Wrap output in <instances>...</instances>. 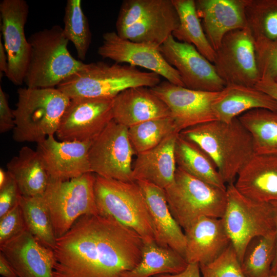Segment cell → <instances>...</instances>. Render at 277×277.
Returning <instances> with one entry per match:
<instances>
[{"label":"cell","mask_w":277,"mask_h":277,"mask_svg":"<svg viewBox=\"0 0 277 277\" xmlns=\"http://www.w3.org/2000/svg\"><path fill=\"white\" fill-rule=\"evenodd\" d=\"M1 31L8 60V80L15 85L24 83L31 48L25 34L29 6L24 0H2L0 3Z\"/></svg>","instance_id":"obj_17"},{"label":"cell","mask_w":277,"mask_h":277,"mask_svg":"<svg viewBox=\"0 0 277 277\" xmlns=\"http://www.w3.org/2000/svg\"><path fill=\"white\" fill-rule=\"evenodd\" d=\"M179 25L172 0H125L120 7L116 32L134 42L160 46Z\"/></svg>","instance_id":"obj_7"},{"label":"cell","mask_w":277,"mask_h":277,"mask_svg":"<svg viewBox=\"0 0 277 277\" xmlns=\"http://www.w3.org/2000/svg\"><path fill=\"white\" fill-rule=\"evenodd\" d=\"M160 47L124 39L116 32L111 31L103 34L102 44L97 53L103 58L112 60L115 63L144 68L172 84L185 87L179 72L166 61Z\"/></svg>","instance_id":"obj_14"},{"label":"cell","mask_w":277,"mask_h":277,"mask_svg":"<svg viewBox=\"0 0 277 277\" xmlns=\"http://www.w3.org/2000/svg\"><path fill=\"white\" fill-rule=\"evenodd\" d=\"M9 177V174L7 171H5L3 168H0V187H2Z\"/></svg>","instance_id":"obj_47"},{"label":"cell","mask_w":277,"mask_h":277,"mask_svg":"<svg viewBox=\"0 0 277 277\" xmlns=\"http://www.w3.org/2000/svg\"><path fill=\"white\" fill-rule=\"evenodd\" d=\"M200 269L198 263H189L186 269L177 274H162L154 277H201Z\"/></svg>","instance_id":"obj_42"},{"label":"cell","mask_w":277,"mask_h":277,"mask_svg":"<svg viewBox=\"0 0 277 277\" xmlns=\"http://www.w3.org/2000/svg\"><path fill=\"white\" fill-rule=\"evenodd\" d=\"M14 127L13 111L9 106L7 94L0 86V132L13 130Z\"/></svg>","instance_id":"obj_41"},{"label":"cell","mask_w":277,"mask_h":277,"mask_svg":"<svg viewBox=\"0 0 277 277\" xmlns=\"http://www.w3.org/2000/svg\"><path fill=\"white\" fill-rule=\"evenodd\" d=\"M255 87L270 95L277 102V83L274 80H261Z\"/></svg>","instance_id":"obj_43"},{"label":"cell","mask_w":277,"mask_h":277,"mask_svg":"<svg viewBox=\"0 0 277 277\" xmlns=\"http://www.w3.org/2000/svg\"><path fill=\"white\" fill-rule=\"evenodd\" d=\"M226 194L222 219L241 263L251 240L275 232L274 208L271 202H258L246 197L233 183L227 186Z\"/></svg>","instance_id":"obj_10"},{"label":"cell","mask_w":277,"mask_h":277,"mask_svg":"<svg viewBox=\"0 0 277 277\" xmlns=\"http://www.w3.org/2000/svg\"><path fill=\"white\" fill-rule=\"evenodd\" d=\"M113 100L71 99L56 134L61 141H92L113 120Z\"/></svg>","instance_id":"obj_13"},{"label":"cell","mask_w":277,"mask_h":277,"mask_svg":"<svg viewBox=\"0 0 277 277\" xmlns=\"http://www.w3.org/2000/svg\"><path fill=\"white\" fill-rule=\"evenodd\" d=\"M167 106L177 131L217 120L213 104L219 92L195 90L167 81L150 88Z\"/></svg>","instance_id":"obj_16"},{"label":"cell","mask_w":277,"mask_h":277,"mask_svg":"<svg viewBox=\"0 0 277 277\" xmlns=\"http://www.w3.org/2000/svg\"><path fill=\"white\" fill-rule=\"evenodd\" d=\"M26 229L22 211L18 202L0 217V245Z\"/></svg>","instance_id":"obj_39"},{"label":"cell","mask_w":277,"mask_h":277,"mask_svg":"<svg viewBox=\"0 0 277 277\" xmlns=\"http://www.w3.org/2000/svg\"><path fill=\"white\" fill-rule=\"evenodd\" d=\"M7 168L21 195L32 197L42 195L45 192L49 176L36 150L23 147L18 154L8 162Z\"/></svg>","instance_id":"obj_27"},{"label":"cell","mask_w":277,"mask_h":277,"mask_svg":"<svg viewBox=\"0 0 277 277\" xmlns=\"http://www.w3.org/2000/svg\"><path fill=\"white\" fill-rule=\"evenodd\" d=\"M177 11L179 25L172 33L177 41L193 45L213 63L215 51L209 43L199 17L194 0H172Z\"/></svg>","instance_id":"obj_30"},{"label":"cell","mask_w":277,"mask_h":277,"mask_svg":"<svg viewBox=\"0 0 277 277\" xmlns=\"http://www.w3.org/2000/svg\"><path fill=\"white\" fill-rule=\"evenodd\" d=\"M180 133L171 117L144 122L128 128V135L137 155L152 149L170 135Z\"/></svg>","instance_id":"obj_35"},{"label":"cell","mask_w":277,"mask_h":277,"mask_svg":"<svg viewBox=\"0 0 277 277\" xmlns=\"http://www.w3.org/2000/svg\"><path fill=\"white\" fill-rule=\"evenodd\" d=\"M177 167L192 176L223 189L227 186L211 158L196 144L180 133L175 145Z\"/></svg>","instance_id":"obj_29"},{"label":"cell","mask_w":277,"mask_h":277,"mask_svg":"<svg viewBox=\"0 0 277 277\" xmlns=\"http://www.w3.org/2000/svg\"><path fill=\"white\" fill-rule=\"evenodd\" d=\"M112 110L113 120L128 128L171 117L167 106L147 87H131L121 92L113 100Z\"/></svg>","instance_id":"obj_22"},{"label":"cell","mask_w":277,"mask_h":277,"mask_svg":"<svg viewBox=\"0 0 277 277\" xmlns=\"http://www.w3.org/2000/svg\"><path fill=\"white\" fill-rule=\"evenodd\" d=\"M275 250V232L251 240L241 262L245 275L247 277H270Z\"/></svg>","instance_id":"obj_34"},{"label":"cell","mask_w":277,"mask_h":277,"mask_svg":"<svg viewBox=\"0 0 277 277\" xmlns=\"http://www.w3.org/2000/svg\"><path fill=\"white\" fill-rule=\"evenodd\" d=\"M20 195L16 182L9 174L5 184L0 187V217L17 204Z\"/></svg>","instance_id":"obj_40"},{"label":"cell","mask_w":277,"mask_h":277,"mask_svg":"<svg viewBox=\"0 0 277 277\" xmlns=\"http://www.w3.org/2000/svg\"><path fill=\"white\" fill-rule=\"evenodd\" d=\"M184 231L185 259L188 264L209 263L231 243L222 218L201 217Z\"/></svg>","instance_id":"obj_20"},{"label":"cell","mask_w":277,"mask_h":277,"mask_svg":"<svg viewBox=\"0 0 277 277\" xmlns=\"http://www.w3.org/2000/svg\"><path fill=\"white\" fill-rule=\"evenodd\" d=\"M238 118L252 136L254 154H277V110L255 109Z\"/></svg>","instance_id":"obj_31"},{"label":"cell","mask_w":277,"mask_h":277,"mask_svg":"<svg viewBox=\"0 0 277 277\" xmlns=\"http://www.w3.org/2000/svg\"><path fill=\"white\" fill-rule=\"evenodd\" d=\"M247 24L255 45L277 40V0H244Z\"/></svg>","instance_id":"obj_32"},{"label":"cell","mask_w":277,"mask_h":277,"mask_svg":"<svg viewBox=\"0 0 277 277\" xmlns=\"http://www.w3.org/2000/svg\"><path fill=\"white\" fill-rule=\"evenodd\" d=\"M21 208L27 230L43 245L53 250L56 238L48 207L42 195H20Z\"/></svg>","instance_id":"obj_33"},{"label":"cell","mask_w":277,"mask_h":277,"mask_svg":"<svg viewBox=\"0 0 277 277\" xmlns=\"http://www.w3.org/2000/svg\"><path fill=\"white\" fill-rule=\"evenodd\" d=\"M63 21L66 37L73 43L80 61L85 60L91 44V33L81 0L67 1Z\"/></svg>","instance_id":"obj_36"},{"label":"cell","mask_w":277,"mask_h":277,"mask_svg":"<svg viewBox=\"0 0 277 277\" xmlns=\"http://www.w3.org/2000/svg\"><path fill=\"white\" fill-rule=\"evenodd\" d=\"M212 160L225 184H232L254 154L252 136L238 117L229 122L215 120L181 131Z\"/></svg>","instance_id":"obj_2"},{"label":"cell","mask_w":277,"mask_h":277,"mask_svg":"<svg viewBox=\"0 0 277 277\" xmlns=\"http://www.w3.org/2000/svg\"><path fill=\"white\" fill-rule=\"evenodd\" d=\"M199 266L203 277H247L231 243L213 261Z\"/></svg>","instance_id":"obj_37"},{"label":"cell","mask_w":277,"mask_h":277,"mask_svg":"<svg viewBox=\"0 0 277 277\" xmlns=\"http://www.w3.org/2000/svg\"><path fill=\"white\" fill-rule=\"evenodd\" d=\"M188 263L185 258L169 247L159 246L153 241L144 242L142 258L137 265L122 277H151L162 274H177Z\"/></svg>","instance_id":"obj_28"},{"label":"cell","mask_w":277,"mask_h":277,"mask_svg":"<svg viewBox=\"0 0 277 277\" xmlns=\"http://www.w3.org/2000/svg\"><path fill=\"white\" fill-rule=\"evenodd\" d=\"M13 111V139L37 144L56 134L71 99L57 88H19Z\"/></svg>","instance_id":"obj_4"},{"label":"cell","mask_w":277,"mask_h":277,"mask_svg":"<svg viewBox=\"0 0 277 277\" xmlns=\"http://www.w3.org/2000/svg\"><path fill=\"white\" fill-rule=\"evenodd\" d=\"M8 60L4 44L0 38V72L6 74L8 71Z\"/></svg>","instance_id":"obj_45"},{"label":"cell","mask_w":277,"mask_h":277,"mask_svg":"<svg viewBox=\"0 0 277 277\" xmlns=\"http://www.w3.org/2000/svg\"><path fill=\"white\" fill-rule=\"evenodd\" d=\"M233 184L241 193L253 201H277V154H254Z\"/></svg>","instance_id":"obj_23"},{"label":"cell","mask_w":277,"mask_h":277,"mask_svg":"<svg viewBox=\"0 0 277 277\" xmlns=\"http://www.w3.org/2000/svg\"><path fill=\"white\" fill-rule=\"evenodd\" d=\"M0 274L2 277H18L3 254L0 252Z\"/></svg>","instance_id":"obj_44"},{"label":"cell","mask_w":277,"mask_h":277,"mask_svg":"<svg viewBox=\"0 0 277 277\" xmlns=\"http://www.w3.org/2000/svg\"><path fill=\"white\" fill-rule=\"evenodd\" d=\"M274 208V222L275 226L276 250L275 258L271 267V273L277 271V201L271 202Z\"/></svg>","instance_id":"obj_46"},{"label":"cell","mask_w":277,"mask_h":277,"mask_svg":"<svg viewBox=\"0 0 277 277\" xmlns=\"http://www.w3.org/2000/svg\"><path fill=\"white\" fill-rule=\"evenodd\" d=\"M255 46L261 80H275L277 77V40Z\"/></svg>","instance_id":"obj_38"},{"label":"cell","mask_w":277,"mask_h":277,"mask_svg":"<svg viewBox=\"0 0 277 277\" xmlns=\"http://www.w3.org/2000/svg\"><path fill=\"white\" fill-rule=\"evenodd\" d=\"M263 108L277 110V102L255 87L227 85L213 104L217 120L229 122L250 110Z\"/></svg>","instance_id":"obj_26"},{"label":"cell","mask_w":277,"mask_h":277,"mask_svg":"<svg viewBox=\"0 0 277 277\" xmlns=\"http://www.w3.org/2000/svg\"><path fill=\"white\" fill-rule=\"evenodd\" d=\"M213 64L226 85L255 87L261 80L254 42L247 27L224 36Z\"/></svg>","instance_id":"obj_12"},{"label":"cell","mask_w":277,"mask_h":277,"mask_svg":"<svg viewBox=\"0 0 277 277\" xmlns=\"http://www.w3.org/2000/svg\"><path fill=\"white\" fill-rule=\"evenodd\" d=\"M0 251L18 277H53V250L41 244L27 229L0 245Z\"/></svg>","instance_id":"obj_19"},{"label":"cell","mask_w":277,"mask_h":277,"mask_svg":"<svg viewBox=\"0 0 277 277\" xmlns=\"http://www.w3.org/2000/svg\"><path fill=\"white\" fill-rule=\"evenodd\" d=\"M180 133H175L156 147L137 154L133 167L134 181H142L163 189L174 180L177 165L175 145Z\"/></svg>","instance_id":"obj_25"},{"label":"cell","mask_w":277,"mask_h":277,"mask_svg":"<svg viewBox=\"0 0 277 277\" xmlns=\"http://www.w3.org/2000/svg\"><path fill=\"white\" fill-rule=\"evenodd\" d=\"M136 182L143 193L151 216L155 242L159 246L173 249L185 258V233L170 211L164 189L146 182Z\"/></svg>","instance_id":"obj_24"},{"label":"cell","mask_w":277,"mask_h":277,"mask_svg":"<svg viewBox=\"0 0 277 277\" xmlns=\"http://www.w3.org/2000/svg\"><path fill=\"white\" fill-rule=\"evenodd\" d=\"M94 193L98 214L112 217L133 230L144 242L155 241L151 216L136 181L126 182L95 174Z\"/></svg>","instance_id":"obj_6"},{"label":"cell","mask_w":277,"mask_h":277,"mask_svg":"<svg viewBox=\"0 0 277 277\" xmlns=\"http://www.w3.org/2000/svg\"><path fill=\"white\" fill-rule=\"evenodd\" d=\"M277 83V77L274 80Z\"/></svg>","instance_id":"obj_49"},{"label":"cell","mask_w":277,"mask_h":277,"mask_svg":"<svg viewBox=\"0 0 277 277\" xmlns=\"http://www.w3.org/2000/svg\"><path fill=\"white\" fill-rule=\"evenodd\" d=\"M270 277H277V271L271 273Z\"/></svg>","instance_id":"obj_48"},{"label":"cell","mask_w":277,"mask_h":277,"mask_svg":"<svg viewBox=\"0 0 277 277\" xmlns=\"http://www.w3.org/2000/svg\"><path fill=\"white\" fill-rule=\"evenodd\" d=\"M166 61L179 72L185 87L209 92H219L226 86L213 64L195 47L170 36L160 47Z\"/></svg>","instance_id":"obj_15"},{"label":"cell","mask_w":277,"mask_h":277,"mask_svg":"<svg viewBox=\"0 0 277 277\" xmlns=\"http://www.w3.org/2000/svg\"><path fill=\"white\" fill-rule=\"evenodd\" d=\"M28 41L31 52L24 79L27 87L55 88L85 64L70 54L69 41L58 25L37 31Z\"/></svg>","instance_id":"obj_5"},{"label":"cell","mask_w":277,"mask_h":277,"mask_svg":"<svg viewBox=\"0 0 277 277\" xmlns=\"http://www.w3.org/2000/svg\"><path fill=\"white\" fill-rule=\"evenodd\" d=\"M144 241L114 218L80 217L53 249V277H122L140 262Z\"/></svg>","instance_id":"obj_1"},{"label":"cell","mask_w":277,"mask_h":277,"mask_svg":"<svg viewBox=\"0 0 277 277\" xmlns=\"http://www.w3.org/2000/svg\"><path fill=\"white\" fill-rule=\"evenodd\" d=\"M160 80V76L155 73L142 71L129 65L97 62L85 63L56 88L70 99H113L126 89L135 87L152 88Z\"/></svg>","instance_id":"obj_3"},{"label":"cell","mask_w":277,"mask_h":277,"mask_svg":"<svg viewBox=\"0 0 277 277\" xmlns=\"http://www.w3.org/2000/svg\"><path fill=\"white\" fill-rule=\"evenodd\" d=\"M95 180V174L92 172L65 181L49 178L42 196L56 239L65 234L81 216L98 214Z\"/></svg>","instance_id":"obj_9"},{"label":"cell","mask_w":277,"mask_h":277,"mask_svg":"<svg viewBox=\"0 0 277 277\" xmlns=\"http://www.w3.org/2000/svg\"><path fill=\"white\" fill-rule=\"evenodd\" d=\"M134 154L128 128L113 120L92 142L89 152L91 172L107 179L134 182Z\"/></svg>","instance_id":"obj_11"},{"label":"cell","mask_w":277,"mask_h":277,"mask_svg":"<svg viewBox=\"0 0 277 277\" xmlns=\"http://www.w3.org/2000/svg\"><path fill=\"white\" fill-rule=\"evenodd\" d=\"M205 35L215 51L229 32L247 27L244 0L195 1Z\"/></svg>","instance_id":"obj_21"},{"label":"cell","mask_w":277,"mask_h":277,"mask_svg":"<svg viewBox=\"0 0 277 277\" xmlns=\"http://www.w3.org/2000/svg\"><path fill=\"white\" fill-rule=\"evenodd\" d=\"M92 141H58L50 135L37 144L50 179L68 180L92 172L89 152Z\"/></svg>","instance_id":"obj_18"},{"label":"cell","mask_w":277,"mask_h":277,"mask_svg":"<svg viewBox=\"0 0 277 277\" xmlns=\"http://www.w3.org/2000/svg\"><path fill=\"white\" fill-rule=\"evenodd\" d=\"M164 190L170 211L184 230L201 217L224 216L226 189L200 180L178 167L173 183Z\"/></svg>","instance_id":"obj_8"}]
</instances>
